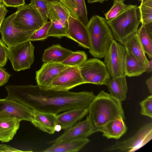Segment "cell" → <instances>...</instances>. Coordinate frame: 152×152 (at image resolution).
<instances>
[{"mask_svg":"<svg viewBox=\"0 0 152 152\" xmlns=\"http://www.w3.org/2000/svg\"><path fill=\"white\" fill-rule=\"evenodd\" d=\"M5 88L6 99L19 102L33 110L56 115L73 109L88 108L96 96L93 91L45 89L37 85H9Z\"/></svg>","mask_w":152,"mask_h":152,"instance_id":"cell-1","label":"cell"},{"mask_svg":"<svg viewBox=\"0 0 152 152\" xmlns=\"http://www.w3.org/2000/svg\"><path fill=\"white\" fill-rule=\"evenodd\" d=\"M88 109L96 132L115 118L121 116L125 119L121 102L103 90L95 96Z\"/></svg>","mask_w":152,"mask_h":152,"instance_id":"cell-2","label":"cell"},{"mask_svg":"<svg viewBox=\"0 0 152 152\" xmlns=\"http://www.w3.org/2000/svg\"><path fill=\"white\" fill-rule=\"evenodd\" d=\"M86 26L89 35L90 53L95 58H104L114 39L107 20L98 15H94Z\"/></svg>","mask_w":152,"mask_h":152,"instance_id":"cell-3","label":"cell"},{"mask_svg":"<svg viewBox=\"0 0 152 152\" xmlns=\"http://www.w3.org/2000/svg\"><path fill=\"white\" fill-rule=\"evenodd\" d=\"M138 7L136 5L129 4L116 17L107 20L114 39L123 45L129 36L137 33L141 23L137 13Z\"/></svg>","mask_w":152,"mask_h":152,"instance_id":"cell-4","label":"cell"},{"mask_svg":"<svg viewBox=\"0 0 152 152\" xmlns=\"http://www.w3.org/2000/svg\"><path fill=\"white\" fill-rule=\"evenodd\" d=\"M126 53L124 45L114 39L104 57V63L110 77L125 75Z\"/></svg>","mask_w":152,"mask_h":152,"instance_id":"cell-5","label":"cell"},{"mask_svg":"<svg viewBox=\"0 0 152 152\" xmlns=\"http://www.w3.org/2000/svg\"><path fill=\"white\" fill-rule=\"evenodd\" d=\"M152 138V123L147 124L131 137L117 141L114 145L104 148L105 152H132L140 149Z\"/></svg>","mask_w":152,"mask_h":152,"instance_id":"cell-6","label":"cell"},{"mask_svg":"<svg viewBox=\"0 0 152 152\" xmlns=\"http://www.w3.org/2000/svg\"><path fill=\"white\" fill-rule=\"evenodd\" d=\"M34 49L30 40L7 47L8 59L14 70L19 71L30 68L34 60Z\"/></svg>","mask_w":152,"mask_h":152,"instance_id":"cell-7","label":"cell"},{"mask_svg":"<svg viewBox=\"0 0 152 152\" xmlns=\"http://www.w3.org/2000/svg\"><path fill=\"white\" fill-rule=\"evenodd\" d=\"M15 15L16 12L5 18L1 27V39L7 47L29 40L34 32L15 26L13 22Z\"/></svg>","mask_w":152,"mask_h":152,"instance_id":"cell-8","label":"cell"},{"mask_svg":"<svg viewBox=\"0 0 152 152\" xmlns=\"http://www.w3.org/2000/svg\"><path fill=\"white\" fill-rule=\"evenodd\" d=\"M47 22L37 10L30 3L18 8L13 22L17 26L34 31Z\"/></svg>","mask_w":152,"mask_h":152,"instance_id":"cell-9","label":"cell"},{"mask_svg":"<svg viewBox=\"0 0 152 152\" xmlns=\"http://www.w3.org/2000/svg\"><path fill=\"white\" fill-rule=\"evenodd\" d=\"M79 69L86 83L106 85L111 78L104 63L97 58L87 60Z\"/></svg>","mask_w":152,"mask_h":152,"instance_id":"cell-10","label":"cell"},{"mask_svg":"<svg viewBox=\"0 0 152 152\" xmlns=\"http://www.w3.org/2000/svg\"><path fill=\"white\" fill-rule=\"evenodd\" d=\"M86 83L79 67L68 66L55 77L45 89L68 91L79 85Z\"/></svg>","mask_w":152,"mask_h":152,"instance_id":"cell-11","label":"cell"},{"mask_svg":"<svg viewBox=\"0 0 152 152\" xmlns=\"http://www.w3.org/2000/svg\"><path fill=\"white\" fill-rule=\"evenodd\" d=\"M5 117L15 118L21 121L31 123L33 118V111L15 100L6 98L0 99V118Z\"/></svg>","mask_w":152,"mask_h":152,"instance_id":"cell-12","label":"cell"},{"mask_svg":"<svg viewBox=\"0 0 152 152\" xmlns=\"http://www.w3.org/2000/svg\"><path fill=\"white\" fill-rule=\"evenodd\" d=\"M96 131L88 115L84 120L80 121L69 128L56 139L48 142L49 144L75 139L87 138L96 132Z\"/></svg>","mask_w":152,"mask_h":152,"instance_id":"cell-13","label":"cell"},{"mask_svg":"<svg viewBox=\"0 0 152 152\" xmlns=\"http://www.w3.org/2000/svg\"><path fill=\"white\" fill-rule=\"evenodd\" d=\"M68 28L66 37L77 42L86 49L90 48L89 35L86 26L78 18L70 15L68 20Z\"/></svg>","mask_w":152,"mask_h":152,"instance_id":"cell-14","label":"cell"},{"mask_svg":"<svg viewBox=\"0 0 152 152\" xmlns=\"http://www.w3.org/2000/svg\"><path fill=\"white\" fill-rule=\"evenodd\" d=\"M68 66L59 63H44L40 69L36 72L35 79L37 85L46 89L53 80Z\"/></svg>","mask_w":152,"mask_h":152,"instance_id":"cell-15","label":"cell"},{"mask_svg":"<svg viewBox=\"0 0 152 152\" xmlns=\"http://www.w3.org/2000/svg\"><path fill=\"white\" fill-rule=\"evenodd\" d=\"M33 111V118L31 123L41 130L50 134H53L58 124L57 115L55 114Z\"/></svg>","mask_w":152,"mask_h":152,"instance_id":"cell-16","label":"cell"},{"mask_svg":"<svg viewBox=\"0 0 152 152\" xmlns=\"http://www.w3.org/2000/svg\"><path fill=\"white\" fill-rule=\"evenodd\" d=\"M88 114V108L73 109L57 115L58 124L61 129L66 130L72 127Z\"/></svg>","mask_w":152,"mask_h":152,"instance_id":"cell-17","label":"cell"},{"mask_svg":"<svg viewBox=\"0 0 152 152\" xmlns=\"http://www.w3.org/2000/svg\"><path fill=\"white\" fill-rule=\"evenodd\" d=\"M90 141L88 139H75L53 144L43 152H76L82 149Z\"/></svg>","mask_w":152,"mask_h":152,"instance_id":"cell-18","label":"cell"},{"mask_svg":"<svg viewBox=\"0 0 152 152\" xmlns=\"http://www.w3.org/2000/svg\"><path fill=\"white\" fill-rule=\"evenodd\" d=\"M122 117L115 118L99 129L98 132L103 133V136L107 139H118L126 132L127 127Z\"/></svg>","mask_w":152,"mask_h":152,"instance_id":"cell-19","label":"cell"},{"mask_svg":"<svg viewBox=\"0 0 152 152\" xmlns=\"http://www.w3.org/2000/svg\"><path fill=\"white\" fill-rule=\"evenodd\" d=\"M21 121L15 118H0V141L8 142L12 140L20 126Z\"/></svg>","mask_w":152,"mask_h":152,"instance_id":"cell-20","label":"cell"},{"mask_svg":"<svg viewBox=\"0 0 152 152\" xmlns=\"http://www.w3.org/2000/svg\"><path fill=\"white\" fill-rule=\"evenodd\" d=\"M126 76L111 77L106 85L110 94L121 102L126 100L128 90Z\"/></svg>","mask_w":152,"mask_h":152,"instance_id":"cell-21","label":"cell"},{"mask_svg":"<svg viewBox=\"0 0 152 152\" xmlns=\"http://www.w3.org/2000/svg\"><path fill=\"white\" fill-rule=\"evenodd\" d=\"M73 52L72 51L63 48L59 44L53 45L45 50L42 61L44 63H61Z\"/></svg>","mask_w":152,"mask_h":152,"instance_id":"cell-22","label":"cell"},{"mask_svg":"<svg viewBox=\"0 0 152 152\" xmlns=\"http://www.w3.org/2000/svg\"><path fill=\"white\" fill-rule=\"evenodd\" d=\"M124 45L126 50L144 64L146 67L149 61L139 42L137 33L129 36L126 41Z\"/></svg>","mask_w":152,"mask_h":152,"instance_id":"cell-23","label":"cell"},{"mask_svg":"<svg viewBox=\"0 0 152 152\" xmlns=\"http://www.w3.org/2000/svg\"><path fill=\"white\" fill-rule=\"evenodd\" d=\"M48 17L50 20H56L68 24V20L71 15L69 11L59 1L48 0Z\"/></svg>","mask_w":152,"mask_h":152,"instance_id":"cell-24","label":"cell"},{"mask_svg":"<svg viewBox=\"0 0 152 152\" xmlns=\"http://www.w3.org/2000/svg\"><path fill=\"white\" fill-rule=\"evenodd\" d=\"M146 72V66L126 50L125 74L129 77L137 76Z\"/></svg>","mask_w":152,"mask_h":152,"instance_id":"cell-25","label":"cell"},{"mask_svg":"<svg viewBox=\"0 0 152 152\" xmlns=\"http://www.w3.org/2000/svg\"><path fill=\"white\" fill-rule=\"evenodd\" d=\"M138 38L145 53L151 59L152 57V33L149 32L145 26L142 25L138 30Z\"/></svg>","mask_w":152,"mask_h":152,"instance_id":"cell-26","label":"cell"},{"mask_svg":"<svg viewBox=\"0 0 152 152\" xmlns=\"http://www.w3.org/2000/svg\"><path fill=\"white\" fill-rule=\"evenodd\" d=\"M87 60V56L83 51L73 52L61 63L68 66L80 67Z\"/></svg>","mask_w":152,"mask_h":152,"instance_id":"cell-27","label":"cell"},{"mask_svg":"<svg viewBox=\"0 0 152 152\" xmlns=\"http://www.w3.org/2000/svg\"><path fill=\"white\" fill-rule=\"evenodd\" d=\"M50 21L51 23L48 33V37H53L60 39L66 37L68 30V24L54 20Z\"/></svg>","mask_w":152,"mask_h":152,"instance_id":"cell-28","label":"cell"},{"mask_svg":"<svg viewBox=\"0 0 152 152\" xmlns=\"http://www.w3.org/2000/svg\"><path fill=\"white\" fill-rule=\"evenodd\" d=\"M140 20L142 25L146 26L152 24V0H149L138 7Z\"/></svg>","mask_w":152,"mask_h":152,"instance_id":"cell-29","label":"cell"},{"mask_svg":"<svg viewBox=\"0 0 152 152\" xmlns=\"http://www.w3.org/2000/svg\"><path fill=\"white\" fill-rule=\"evenodd\" d=\"M124 2L121 1H114L113 6L104 15L107 20L115 18L124 11L128 7Z\"/></svg>","mask_w":152,"mask_h":152,"instance_id":"cell-30","label":"cell"},{"mask_svg":"<svg viewBox=\"0 0 152 152\" xmlns=\"http://www.w3.org/2000/svg\"><path fill=\"white\" fill-rule=\"evenodd\" d=\"M51 22L48 21L38 29L35 31L30 37V41L43 40L48 37L47 34Z\"/></svg>","mask_w":152,"mask_h":152,"instance_id":"cell-31","label":"cell"},{"mask_svg":"<svg viewBox=\"0 0 152 152\" xmlns=\"http://www.w3.org/2000/svg\"><path fill=\"white\" fill-rule=\"evenodd\" d=\"M77 8V18L85 25L88 22V13L84 0H75Z\"/></svg>","mask_w":152,"mask_h":152,"instance_id":"cell-32","label":"cell"},{"mask_svg":"<svg viewBox=\"0 0 152 152\" xmlns=\"http://www.w3.org/2000/svg\"><path fill=\"white\" fill-rule=\"evenodd\" d=\"M31 4L37 10L45 20L47 22L48 17V0H31Z\"/></svg>","mask_w":152,"mask_h":152,"instance_id":"cell-33","label":"cell"},{"mask_svg":"<svg viewBox=\"0 0 152 152\" xmlns=\"http://www.w3.org/2000/svg\"><path fill=\"white\" fill-rule=\"evenodd\" d=\"M141 107V114L152 118V95L148 96L140 102Z\"/></svg>","mask_w":152,"mask_h":152,"instance_id":"cell-34","label":"cell"},{"mask_svg":"<svg viewBox=\"0 0 152 152\" xmlns=\"http://www.w3.org/2000/svg\"><path fill=\"white\" fill-rule=\"evenodd\" d=\"M59 1L69 11L72 16L77 18L75 0H59Z\"/></svg>","mask_w":152,"mask_h":152,"instance_id":"cell-35","label":"cell"},{"mask_svg":"<svg viewBox=\"0 0 152 152\" xmlns=\"http://www.w3.org/2000/svg\"><path fill=\"white\" fill-rule=\"evenodd\" d=\"M7 47L0 43V66H4L6 64L7 61Z\"/></svg>","mask_w":152,"mask_h":152,"instance_id":"cell-36","label":"cell"},{"mask_svg":"<svg viewBox=\"0 0 152 152\" xmlns=\"http://www.w3.org/2000/svg\"><path fill=\"white\" fill-rule=\"evenodd\" d=\"M6 7H17L25 4V0H0Z\"/></svg>","mask_w":152,"mask_h":152,"instance_id":"cell-37","label":"cell"},{"mask_svg":"<svg viewBox=\"0 0 152 152\" xmlns=\"http://www.w3.org/2000/svg\"><path fill=\"white\" fill-rule=\"evenodd\" d=\"M10 76L3 66H0V86L6 83Z\"/></svg>","mask_w":152,"mask_h":152,"instance_id":"cell-38","label":"cell"},{"mask_svg":"<svg viewBox=\"0 0 152 152\" xmlns=\"http://www.w3.org/2000/svg\"><path fill=\"white\" fill-rule=\"evenodd\" d=\"M6 6L1 3L0 4V29L2 23L5 18V17L8 12ZM0 43L6 45L1 41L0 38Z\"/></svg>","mask_w":152,"mask_h":152,"instance_id":"cell-39","label":"cell"},{"mask_svg":"<svg viewBox=\"0 0 152 152\" xmlns=\"http://www.w3.org/2000/svg\"><path fill=\"white\" fill-rule=\"evenodd\" d=\"M26 151L16 149L10 145L5 144H0V152H22Z\"/></svg>","mask_w":152,"mask_h":152,"instance_id":"cell-40","label":"cell"},{"mask_svg":"<svg viewBox=\"0 0 152 152\" xmlns=\"http://www.w3.org/2000/svg\"><path fill=\"white\" fill-rule=\"evenodd\" d=\"M146 83L150 93H152V76L148 79L146 81Z\"/></svg>","mask_w":152,"mask_h":152,"instance_id":"cell-41","label":"cell"},{"mask_svg":"<svg viewBox=\"0 0 152 152\" xmlns=\"http://www.w3.org/2000/svg\"><path fill=\"white\" fill-rule=\"evenodd\" d=\"M152 71V60L151 59L150 61H148L147 66L146 67V72L148 73H150Z\"/></svg>","mask_w":152,"mask_h":152,"instance_id":"cell-42","label":"cell"},{"mask_svg":"<svg viewBox=\"0 0 152 152\" xmlns=\"http://www.w3.org/2000/svg\"><path fill=\"white\" fill-rule=\"evenodd\" d=\"M106 0H88L87 1L89 3H93L95 2H99L101 3H103Z\"/></svg>","mask_w":152,"mask_h":152,"instance_id":"cell-43","label":"cell"},{"mask_svg":"<svg viewBox=\"0 0 152 152\" xmlns=\"http://www.w3.org/2000/svg\"><path fill=\"white\" fill-rule=\"evenodd\" d=\"M61 129H62L61 128L60 125L58 124L55 127L56 131L59 132L60 131Z\"/></svg>","mask_w":152,"mask_h":152,"instance_id":"cell-44","label":"cell"},{"mask_svg":"<svg viewBox=\"0 0 152 152\" xmlns=\"http://www.w3.org/2000/svg\"><path fill=\"white\" fill-rule=\"evenodd\" d=\"M149 0H138L139 1L141 2V4H143L147 2Z\"/></svg>","mask_w":152,"mask_h":152,"instance_id":"cell-45","label":"cell"},{"mask_svg":"<svg viewBox=\"0 0 152 152\" xmlns=\"http://www.w3.org/2000/svg\"><path fill=\"white\" fill-rule=\"evenodd\" d=\"M108 0H113V1H121L124 2V1L125 0H106L105 1H108Z\"/></svg>","mask_w":152,"mask_h":152,"instance_id":"cell-46","label":"cell"},{"mask_svg":"<svg viewBox=\"0 0 152 152\" xmlns=\"http://www.w3.org/2000/svg\"><path fill=\"white\" fill-rule=\"evenodd\" d=\"M50 1H59V0H48Z\"/></svg>","mask_w":152,"mask_h":152,"instance_id":"cell-47","label":"cell"},{"mask_svg":"<svg viewBox=\"0 0 152 152\" xmlns=\"http://www.w3.org/2000/svg\"><path fill=\"white\" fill-rule=\"evenodd\" d=\"M1 3V1H0V4Z\"/></svg>","mask_w":152,"mask_h":152,"instance_id":"cell-48","label":"cell"}]
</instances>
